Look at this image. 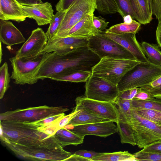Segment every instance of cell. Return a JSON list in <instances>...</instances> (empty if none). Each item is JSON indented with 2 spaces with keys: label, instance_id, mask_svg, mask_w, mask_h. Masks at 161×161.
Segmentation results:
<instances>
[{
  "label": "cell",
  "instance_id": "obj_42",
  "mask_svg": "<svg viewBox=\"0 0 161 161\" xmlns=\"http://www.w3.org/2000/svg\"><path fill=\"white\" fill-rule=\"evenodd\" d=\"M138 88H135L120 92L118 98L131 100L137 93Z\"/></svg>",
  "mask_w": 161,
  "mask_h": 161
},
{
  "label": "cell",
  "instance_id": "obj_10",
  "mask_svg": "<svg viewBox=\"0 0 161 161\" xmlns=\"http://www.w3.org/2000/svg\"><path fill=\"white\" fill-rule=\"evenodd\" d=\"M76 106L73 111L85 109L97 114L116 123L119 115L115 104L113 103L99 101L85 97H78L75 99Z\"/></svg>",
  "mask_w": 161,
  "mask_h": 161
},
{
  "label": "cell",
  "instance_id": "obj_27",
  "mask_svg": "<svg viewBox=\"0 0 161 161\" xmlns=\"http://www.w3.org/2000/svg\"><path fill=\"white\" fill-rule=\"evenodd\" d=\"M141 24L133 19L130 24L125 22L114 25L106 31L115 34H122L129 33H137L140 30Z\"/></svg>",
  "mask_w": 161,
  "mask_h": 161
},
{
  "label": "cell",
  "instance_id": "obj_20",
  "mask_svg": "<svg viewBox=\"0 0 161 161\" xmlns=\"http://www.w3.org/2000/svg\"><path fill=\"white\" fill-rule=\"evenodd\" d=\"M81 110V112L73 118L67 125H71L73 127L80 125L110 121L104 117L92 112L85 109Z\"/></svg>",
  "mask_w": 161,
  "mask_h": 161
},
{
  "label": "cell",
  "instance_id": "obj_12",
  "mask_svg": "<svg viewBox=\"0 0 161 161\" xmlns=\"http://www.w3.org/2000/svg\"><path fill=\"white\" fill-rule=\"evenodd\" d=\"M48 39L42 29L38 28L32 31L31 34L21 47L15 53L18 58H32L42 53Z\"/></svg>",
  "mask_w": 161,
  "mask_h": 161
},
{
  "label": "cell",
  "instance_id": "obj_21",
  "mask_svg": "<svg viewBox=\"0 0 161 161\" xmlns=\"http://www.w3.org/2000/svg\"><path fill=\"white\" fill-rule=\"evenodd\" d=\"M136 16V19L141 24L146 25L152 20V14L150 12L147 0H130Z\"/></svg>",
  "mask_w": 161,
  "mask_h": 161
},
{
  "label": "cell",
  "instance_id": "obj_17",
  "mask_svg": "<svg viewBox=\"0 0 161 161\" xmlns=\"http://www.w3.org/2000/svg\"><path fill=\"white\" fill-rule=\"evenodd\" d=\"M93 14H89L80 20L70 29L55 37H72L89 38L102 33L94 26L93 21Z\"/></svg>",
  "mask_w": 161,
  "mask_h": 161
},
{
  "label": "cell",
  "instance_id": "obj_37",
  "mask_svg": "<svg viewBox=\"0 0 161 161\" xmlns=\"http://www.w3.org/2000/svg\"><path fill=\"white\" fill-rule=\"evenodd\" d=\"M65 115L64 113L31 123L38 127L39 130H41L60 120Z\"/></svg>",
  "mask_w": 161,
  "mask_h": 161
},
{
  "label": "cell",
  "instance_id": "obj_35",
  "mask_svg": "<svg viewBox=\"0 0 161 161\" xmlns=\"http://www.w3.org/2000/svg\"><path fill=\"white\" fill-rule=\"evenodd\" d=\"M153 97L161 98V75L152 83L140 87Z\"/></svg>",
  "mask_w": 161,
  "mask_h": 161
},
{
  "label": "cell",
  "instance_id": "obj_46",
  "mask_svg": "<svg viewBox=\"0 0 161 161\" xmlns=\"http://www.w3.org/2000/svg\"><path fill=\"white\" fill-rule=\"evenodd\" d=\"M145 151H161V140L154 144L143 148Z\"/></svg>",
  "mask_w": 161,
  "mask_h": 161
},
{
  "label": "cell",
  "instance_id": "obj_11",
  "mask_svg": "<svg viewBox=\"0 0 161 161\" xmlns=\"http://www.w3.org/2000/svg\"><path fill=\"white\" fill-rule=\"evenodd\" d=\"M88 38L67 37H55L48 40L42 51V53L55 52L64 54L79 49L87 47Z\"/></svg>",
  "mask_w": 161,
  "mask_h": 161
},
{
  "label": "cell",
  "instance_id": "obj_45",
  "mask_svg": "<svg viewBox=\"0 0 161 161\" xmlns=\"http://www.w3.org/2000/svg\"><path fill=\"white\" fill-rule=\"evenodd\" d=\"M66 161H92V160L83 157L75 153L72 154L67 159Z\"/></svg>",
  "mask_w": 161,
  "mask_h": 161
},
{
  "label": "cell",
  "instance_id": "obj_44",
  "mask_svg": "<svg viewBox=\"0 0 161 161\" xmlns=\"http://www.w3.org/2000/svg\"><path fill=\"white\" fill-rule=\"evenodd\" d=\"M152 97H153L149 93L146 91L141 89L139 87L137 93L134 98L142 100H147Z\"/></svg>",
  "mask_w": 161,
  "mask_h": 161
},
{
  "label": "cell",
  "instance_id": "obj_47",
  "mask_svg": "<svg viewBox=\"0 0 161 161\" xmlns=\"http://www.w3.org/2000/svg\"><path fill=\"white\" fill-rule=\"evenodd\" d=\"M156 38L158 44L161 48V21L158 22L156 31Z\"/></svg>",
  "mask_w": 161,
  "mask_h": 161
},
{
  "label": "cell",
  "instance_id": "obj_13",
  "mask_svg": "<svg viewBox=\"0 0 161 161\" xmlns=\"http://www.w3.org/2000/svg\"><path fill=\"white\" fill-rule=\"evenodd\" d=\"M102 33L127 50L134 56L137 61L142 63L149 62L140 44L136 39V33H129L118 35L106 31H103Z\"/></svg>",
  "mask_w": 161,
  "mask_h": 161
},
{
  "label": "cell",
  "instance_id": "obj_8",
  "mask_svg": "<svg viewBox=\"0 0 161 161\" xmlns=\"http://www.w3.org/2000/svg\"><path fill=\"white\" fill-rule=\"evenodd\" d=\"M85 97L89 99L114 103L119 92L117 86L91 75L86 82Z\"/></svg>",
  "mask_w": 161,
  "mask_h": 161
},
{
  "label": "cell",
  "instance_id": "obj_38",
  "mask_svg": "<svg viewBox=\"0 0 161 161\" xmlns=\"http://www.w3.org/2000/svg\"><path fill=\"white\" fill-rule=\"evenodd\" d=\"M149 9L158 21H161V0H147Z\"/></svg>",
  "mask_w": 161,
  "mask_h": 161
},
{
  "label": "cell",
  "instance_id": "obj_26",
  "mask_svg": "<svg viewBox=\"0 0 161 161\" xmlns=\"http://www.w3.org/2000/svg\"><path fill=\"white\" fill-rule=\"evenodd\" d=\"M121 143L136 145L131 125L128 122L119 120L116 123Z\"/></svg>",
  "mask_w": 161,
  "mask_h": 161
},
{
  "label": "cell",
  "instance_id": "obj_39",
  "mask_svg": "<svg viewBox=\"0 0 161 161\" xmlns=\"http://www.w3.org/2000/svg\"><path fill=\"white\" fill-rule=\"evenodd\" d=\"M93 21L95 27L98 30L103 31L106 29L109 22L101 16L97 17L93 15Z\"/></svg>",
  "mask_w": 161,
  "mask_h": 161
},
{
  "label": "cell",
  "instance_id": "obj_25",
  "mask_svg": "<svg viewBox=\"0 0 161 161\" xmlns=\"http://www.w3.org/2000/svg\"><path fill=\"white\" fill-rule=\"evenodd\" d=\"M93 161H136L133 154L127 151H119L111 153H99L93 157Z\"/></svg>",
  "mask_w": 161,
  "mask_h": 161
},
{
  "label": "cell",
  "instance_id": "obj_33",
  "mask_svg": "<svg viewBox=\"0 0 161 161\" xmlns=\"http://www.w3.org/2000/svg\"><path fill=\"white\" fill-rule=\"evenodd\" d=\"M131 108L139 115L161 125V112L144 108Z\"/></svg>",
  "mask_w": 161,
  "mask_h": 161
},
{
  "label": "cell",
  "instance_id": "obj_49",
  "mask_svg": "<svg viewBox=\"0 0 161 161\" xmlns=\"http://www.w3.org/2000/svg\"><path fill=\"white\" fill-rule=\"evenodd\" d=\"M124 22L127 24H130L133 21V19L130 15H127L123 17Z\"/></svg>",
  "mask_w": 161,
  "mask_h": 161
},
{
  "label": "cell",
  "instance_id": "obj_15",
  "mask_svg": "<svg viewBox=\"0 0 161 161\" xmlns=\"http://www.w3.org/2000/svg\"><path fill=\"white\" fill-rule=\"evenodd\" d=\"M20 6L28 18L35 19L39 26L50 24L54 15L52 5L48 2Z\"/></svg>",
  "mask_w": 161,
  "mask_h": 161
},
{
  "label": "cell",
  "instance_id": "obj_5",
  "mask_svg": "<svg viewBox=\"0 0 161 161\" xmlns=\"http://www.w3.org/2000/svg\"><path fill=\"white\" fill-rule=\"evenodd\" d=\"M48 53H41L32 58H18L15 56L9 58L13 70L11 78L17 84H33L38 81L36 74Z\"/></svg>",
  "mask_w": 161,
  "mask_h": 161
},
{
  "label": "cell",
  "instance_id": "obj_9",
  "mask_svg": "<svg viewBox=\"0 0 161 161\" xmlns=\"http://www.w3.org/2000/svg\"><path fill=\"white\" fill-rule=\"evenodd\" d=\"M97 7L96 0H76L65 12L60 27L54 37L69 30L86 16L93 14Z\"/></svg>",
  "mask_w": 161,
  "mask_h": 161
},
{
  "label": "cell",
  "instance_id": "obj_28",
  "mask_svg": "<svg viewBox=\"0 0 161 161\" xmlns=\"http://www.w3.org/2000/svg\"><path fill=\"white\" fill-rule=\"evenodd\" d=\"M132 108H144L154 109L161 112V98L152 97L147 100H142L133 98L131 100Z\"/></svg>",
  "mask_w": 161,
  "mask_h": 161
},
{
  "label": "cell",
  "instance_id": "obj_2",
  "mask_svg": "<svg viewBox=\"0 0 161 161\" xmlns=\"http://www.w3.org/2000/svg\"><path fill=\"white\" fill-rule=\"evenodd\" d=\"M140 63L136 60L105 57L93 67L92 75L117 86L125 74Z\"/></svg>",
  "mask_w": 161,
  "mask_h": 161
},
{
  "label": "cell",
  "instance_id": "obj_23",
  "mask_svg": "<svg viewBox=\"0 0 161 161\" xmlns=\"http://www.w3.org/2000/svg\"><path fill=\"white\" fill-rule=\"evenodd\" d=\"M92 75L91 71L77 70L54 75L49 79L58 81L72 82H86Z\"/></svg>",
  "mask_w": 161,
  "mask_h": 161
},
{
  "label": "cell",
  "instance_id": "obj_36",
  "mask_svg": "<svg viewBox=\"0 0 161 161\" xmlns=\"http://www.w3.org/2000/svg\"><path fill=\"white\" fill-rule=\"evenodd\" d=\"M121 11L122 18L127 15H130L132 18L136 19V17L133 9L130 0H115Z\"/></svg>",
  "mask_w": 161,
  "mask_h": 161
},
{
  "label": "cell",
  "instance_id": "obj_7",
  "mask_svg": "<svg viewBox=\"0 0 161 161\" xmlns=\"http://www.w3.org/2000/svg\"><path fill=\"white\" fill-rule=\"evenodd\" d=\"M87 47L100 59L109 56L136 60L134 56L127 50L102 33L89 38Z\"/></svg>",
  "mask_w": 161,
  "mask_h": 161
},
{
  "label": "cell",
  "instance_id": "obj_14",
  "mask_svg": "<svg viewBox=\"0 0 161 161\" xmlns=\"http://www.w3.org/2000/svg\"><path fill=\"white\" fill-rule=\"evenodd\" d=\"M70 130L84 137L93 135L106 137L118 132L117 125L111 121L78 125L73 127Z\"/></svg>",
  "mask_w": 161,
  "mask_h": 161
},
{
  "label": "cell",
  "instance_id": "obj_29",
  "mask_svg": "<svg viewBox=\"0 0 161 161\" xmlns=\"http://www.w3.org/2000/svg\"><path fill=\"white\" fill-rule=\"evenodd\" d=\"M97 10L100 14H107L119 13L122 16V13L115 0H96Z\"/></svg>",
  "mask_w": 161,
  "mask_h": 161
},
{
  "label": "cell",
  "instance_id": "obj_31",
  "mask_svg": "<svg viewBox=\"0 0 161 161\" xmlns=\"http://www.w3.org/2000/svg\"><path fill=\"white\" fill-rule=\"evenodd\" d=\"M65 12L57 11L54 15L46 33L48 40L54 38L60 27Z\"/></svg>",
  "mask_w": 161,
  "mask_h": 161
},
{
  "label": "cell",
  "instance_id": "obj_16",
  "mask_svg": "<svg viewBox=\"0 0 161 161\" xmlns=\"http://www.w3.org/2000/svg\"><path fill=\"white\" fill-rule=\"evenodd\" d=\"M131 125L136 145L144 148L161 140V136L142 125L131 116L128 121Z\"/></svg>",
  "mask_w": 161,
  "mask_h": 161
},
{
  "label": "cell",
  "instance_id": "obj_50",
  "mask_svg": "<svg viewBox=\"0 0 161 161\" xmlns=\"http://www.w3.org/2000/svg\"><path fill=\"white\" fill-rule=\"evenodd\" d=\"M2 42H0V64L2 62V57L3 56V50L2 49Z\"/></svg>",
  "mask_w": 161,
  "mask_h": 161
},
{
  "label": "cell",
  "instance_id": "obj_48",
  "mask_svg": "<svg viewBox=\"0 0 161 161\" xmlns=\"http://www.w3.org/2000/svg\"><path fill=\"white\" fill-rule=\"evenodd\" d=\"M19 3L21 4H31L41 3L42 2L41 0H16Z\"/></svg>",
  "mask_w": 161,
  "mask_h": 161
},
{
  "label": "cell",
  "instance_id": "obj_4",
  "mask_svg": "<svg viewBox=\"0 0 161 161\" xmlns=\"http://www.w3.org/2000/svg\"><path fill=\"white\" fill-rule=\"evenodd\" d=\"M3 142L18 157L31 160L65 161L72 154L63 148L28 147Z\"/></svg>",
  "mask_w": 161,
  "mask_h": 161
},
{
  "label": "cell",
  "instance_id": "obj_6",
  "mask_svg": "<svg viewBox=\"0 0 161 161\" xmlns=\"http://www.w3.org/2000/svg\"><path fill=\"white\" fill-rule=\"evenodd\" d=\"M69 110L62 106L30 107L1 113L0 119V121L31 123L64 113Z\"/></svg>",
  "mask_w": 161,
  "mask_h": 161
},
{
  "label": "cell",
  "instance_id": "obj_32",
  "mask_svg": "<svg viewBox=\"0 0 161 161\" xmlns=\"http://www.w3.org/2000/svg\"><path fill=\"white\" fill-rule=\"evenodd\" d=\"M11 77L8 71L7 62L4 63L0 68V98H3L4 95L10 86Z\"/></svg>",
  "mask_w": 161,
  "mask_h": 161
},
{
  "label": "cell",
  "instance_id": "obj_43",
  "mask_svg": "<svg viewBox=\"0 0 161 161\" xmlns=\"http://www.w3.org/2000/svg\"><path fill=\"white\" fill-rule=\"evenodd\" d=\"M75 153L83 157L92 159V158L93 157L98 155L99 153L96 152L92 151L80 150L76 151Z\"/></svg>",
  "mask_w": 161,
  "mask_h": 161
},
{
  "label": "cell",
  "instance_id": "obj_40",
  "mask_svg": "<svg viewBox=\"0 0 161 161\" xmlns=\"http://www.w3.org/2000/svg\"><path fill=\"white\" fill-rule=\"evenodd\" d=\"M81 111V109L73 111L71 113L67 115H65L59 120L58 123V126L59 129H60L65 127L68 124L70 121L78 114Z\"/></svg>",
  "mask_w": 161,
  "mask_h": 161
},
{
  "label": "cell",
  "instance_id": "obj_3",
  "mask_svg": "<svg viewBox=\"0 0 161 161\" xmlns=\"http://www.w3.org/2000/svg\"><path fill=\"white\" fill-rule=\"evenodd\" d=\"M161 75V67L140 62L128 71L118 83L119 92L148 84Z\"/></svg>",
  "mask_w": 161,
  "mask_h": 161
},
{
  "label": "cell",
  "instance_id": "obj_22",
  "mask_svg": "<svg viewBox=\"0 0 161 161\" xmlns=\"http://www.w3.org/2000/svg\"><path fill=\"white\" fill-rule=\"evenodd\" d=\"M64 148L69 145L77 146L83 143L84 137L81 136L64 127L58 130L54 135Z\"/></svg>",
  "mask_w": 161,
  "mask_h": 161
},
{
  "label": "cell",
  "instance_id": "obj_24",
  "mask_svg": "<svg viewBox=\"0 0 161 161\" xmlns=\"http://www.w3.org/2000/svg\"><path fill=\"white\" fill-rule=\"evenodd\" d=\"M140 45L149 62L161 67V51L158 45L143 42Z\"/></svg>",
  "mask_w": 161,
  "mask_h": 161
},
{
  "label": "cell",
  "instance_id": "obj_18",
  "mask_svg": "<svg viewBox=\"0 0 161 161\" xmlns=\"http://www.w3.org/2000/svg\"><path fill=\"white\" fill-rule=\"evenodd\" d=\"M0 42L9 47L25 42L21 32L11 21L0 20Z\"/></svg>",
  "mask_w": 161,
  "mask_h": 161
},
{
  "label": "cell",
  "instance_id": "obj_19",
  "mask_svg": "<svg viewBox=\"0 0 161 161\" xmlns=\"http://www.w3.org/2000/svg\"><path fill=\"white\" fill-rule=\"evenodd\" d=\"M28 18L16 0H0V19L18 22Z\"/></svg>",
  "mask_w": 161,
  "mask_h": 161
},
{
  "label": "cell",
  "instance_id": "obj_30",
  "mask_svg": "<svg viewBox=\"0 0 161 161\" xmlns=\"http://www.w3.org/2000/svg\"><path fill=\"white\" fill-rule=\"evenodd\" d=\"M114 103L117 106L119 115V119L128 121L131 114V100L118 98Z\"/></svg>",
  "mask_w": 161,
  "mask_h": 161
},
{
  "label": "cell",
  "instance_id": "obj_1",
  "mask_svg": "<svg viewBox=\"0 0 161 161\" xmlns=\"http://www.w3.org/2000/svg\"><path fill=\"white\" fill-rule=\"evenodd\" d=\"M100 59L87 47L64 54L50 53L38 69L35 77L38 80H43L77 70L91 71Z\"/></svg>",
  "mask_w": 161,
  "mask_h": 161
},
{
  "label": "cell",
  "instance_id": "obj_41",
  "mask_svg": "<svg viewBox=\"0 0 161 161\" xmlns=\"http://www.w3.org/2000/svg\"><path fill=\"white\" fill-rule=\"evenodd\" d=\"M76 0H59L55 5L57 11L65 12Z\"/></svg>",
  "mask_w": 161,
  "mask_h": 161
},
{
  "label": "cell",
  "instance_id": "obj_34",
  "mask_svg": "<svg viewBox=\"0 0 161 161\" xmlns=\"http://www.w3.org/2000/svg\"><path fill=\"white\" fill-rule=\"evenodd\" d=\"M133 154L136 161H161V151H145L141 150Z\"/></svg>",
  "mask_w": 161,
  "mask_h": 161
}]
</instances>
